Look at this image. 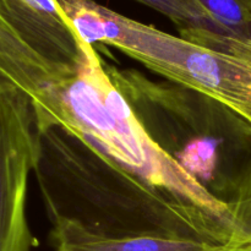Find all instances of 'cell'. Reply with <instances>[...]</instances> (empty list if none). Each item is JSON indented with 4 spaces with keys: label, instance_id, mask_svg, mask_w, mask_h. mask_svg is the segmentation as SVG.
I'll use <instances>...</instances> for the list:
<instances>
[{
    "label": "cell",
    "instance_id": "3",
    "mask_svg": "<svg viewBox=\"0 0 251 251\" xmlns=\"http://www.w3.org/2000/svg\"><path fill=\"white\" fill-rule=\"evenodd\" d=\"M96 47L86 43L75 73L44 83L26 96L37 129L73 132L150 185L225 221L240 232L233 212L213 198L147 135L115 87Z\"/></svg>",
    "mask_w": 251,
    "mask_h": 251
},
{
    "label": "cell",
    "instance_id": "4",
    "mask_svg": "<svg viewBox=\"0 0 251 251\" xmlns=\"http://www.w3.org/2000/svg\"><path fill=\"white\" fill-rule=\"evenodd\" d=\"M85 43L115 47L150 70L207 95L251 123V43L210 48L125 17L93 0H58Z\"/></svg>",
    "mask_w": 251,
    "mask_h": 251
},
{
    "label": "cell",
    "instance_id": "6",
    "mask_svg": "<svg viewBox=\"0 0 251 251\" xmlns=\"http://www.w3.org/2000/svg\"><path fill=\"white\" fill-rule=\"evenodd\" d=\"M0 17L34 51L55 68L77 70L86 43L58 0H0Z\"/></svg>",
    "mask_w": 251,
    "mask_h": 251
},
{
    "label": "cell",
    "instance_id": "8",
    "mask_svg": "<svg viewBox=\"0 0 251 251\" xmlns=\"http://www.w3.org/2000/svg\"><path fill=\"white\" fill-rule=\"evenodd\" d=\"M176 24L180 37L196 44H202L211 33L226 36L211 24L189 0H137ZM229 37V36H227Z\"/></svg>",
    "mask_w": 251,
    "mask_h": 251
},
{
    "label": "cell",
    "instance_id": "10",
    "mask_svg": "<svg viewBox=\"0 0 251 251\" xmlns=\"http://www.w3.org/2000/svg\"><path fill=\"white\" fill-rule=\"evenodd\" d=\"M234 218L239 229L251 240V190L248 198L234 211Z\"/></svg>",
    "mask_w": 251,
    "mask_h": 251
},
{
    "label": "cell",
    "instance_id": "12",
    "mask_svg": "<svg viewBox=\"0 0 251 251\" xmlns=\"http://www.w3.org/2000/svg\"><path fill=\"white\" fill-rule=\"evenodd\" d=\"M237 251H251V249H240V250H237Z\"/></svg>",
    "mask_w": 251,
    "mask_h": 251
},
{
    "label": "cell",
    "instance_id": "2",
    "mask_svg": "<svg viewBox=\"0 0 251 251\" xmlns=\"http://www.w3.org/2000/svg\"><path fill=\"white\" fill-rule=\"evenodd\" d=\"M150 139L234 215L251 190V123L220 100L105 66Z\"/></svg>",
    "mask_w": 251,
    "mask_h": 251
},
{
    "label": "cell",
    "instance_id": "11",
    "mask_svg": "<svg viewBox=\"0 0 251 251\" xmlns=\"http://www.w3.org/2000/svg\"><path fill=\"white\" fill-rule=\"evenodd\" d=\"M245 1V4L248 5V6H249V9L251 10V0H244Z\"/></svg>",
    "mask_w": 251,
    "mask_h": 251
},
{
    "label": "cell",
    "instance_id": "5",
    "mask_svg": "<svg viewBox=\"0 0 251 251\" xmlns=\"http://www.w3.org/2000/svg\"><path fill=\"white\" fill-rule=\"evenodd\" d=\"M37 156L38 131L28 100L0 86V251H31L36 245L26 201Z\"/></svg>",
    "mask_w": 251,
    "mask_h": 251
},
{
    "label": "cell",
    "instance_id": "7",
    "mask_svg": "<svg viewBox=\"0 0 251 251\" xmlns=\"http://www.w3.org/2000/svg\"><path fill=\"white\" fill-rule=\"evenodd\" d=\"M54 251H237L243 248L215 244L193 238L140 235L109 238L87 232L66 221L51 223Z\"/></svg>",
    "mask_w": 251,
    "mask_h": 251
},
{
    "label": "cell",
    "instance_id": "1",
    "mask_svg": "<svg viewBox=\"0 0 251 251\" xmlns=\"http://www.w3.org/2000/svg\"><path fill=\"white\" fill-rule=\"evenodd\" d=\"M34 173L51 223L66 221L109 238H193L251 249L235 227L156 189L59 126L37 129Z\"/></svg>",
    "mask_w": 251,
    "mask_h": 251
},
{
    "label": "cell",
    "instance_id": "9",
    "mask_svg": "<svg viewBox=\"0 0 251 251\" xmlns=\"http://www.w3.org/2000/svg\"><path fill=\"white\" fill-rule=\"evenodd\" d=\"M226 36L251 39V10L244 0H189Z\"/></svg>",
    "mask_w": 251,
    "mask_h": 251
}]
</instances>
